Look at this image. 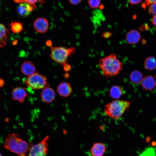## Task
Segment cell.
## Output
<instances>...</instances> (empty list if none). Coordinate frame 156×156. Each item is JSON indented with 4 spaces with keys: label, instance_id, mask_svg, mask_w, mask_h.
Listing matches in <instances>:
<instances>
[{
    "label": "cell",
    "instance_id": "6da1fadb",
    "mask_svg": "<svg viewBox=\"0 0 156 156\" xmlns=\"http://www.w3.org/2000/svg\"><path fill=\"white\" fill-rule=\"evenodd\" d=\"M19 135L15 133L9 134L4 141L3 146L17 156H27V153L33 144L20 138Z\"/></svg>",
    "mask_w": 156,
    "mask_h": 156
},
{
    "label": "cell",
    "instance_id": "7a4b0ae2",
    "mask_svg": "<svg viewBox=\"0 0 156 156\" xmlns=\"http://www.w3.org/2000/svg\"><path fill=\"white\" fill-rule=\"evenodd\" d=\"M98 64L103 75L107 78L116 76L123 69L122 63L114 53L100 59Z\"/></svg>",
    "mask_w": 156,
    "mask_h": 156
},
{
    "label": "cell",
    "instance_id": "3957f363",
    "mask_svg": "<svg viewBox=\"0 0 156 156\" xmlns=\"http://www.w3.org/2000/svg\"><path fill=\"white\" fill-rule=\"evenodd\" d=\"M131 102L115 99L106 104L104 111L105 114L113 119L118 120L123 114L130 105Z\"/></svg>",
    "mask_w": 156,
    "mask_h": 156
},
{
    "label": "cell",
    "instance_id": "277c9868",
    "mask_svg": "<svg viewBox=\"0 0 156 156\" xmlns=\"http://www.w3.org/2000/svg\"><path fill=\"white\" fill-rule=\"evenodd\" d=\"M50 50L51 58L54 61L63 65L67 63L68 57L75 51L73 47L67 48L63 47L51 46Z\"/></svg>",
    "mask_w": 156,
    "mask_h": 156
},
{
    "label": "cell",
    "instance_id": "5b68a950",
    "mask_svg": "<svg viewBox=\"0 0 156 156\" xmlns=\"http://www.w3.org/2000/svg\"><path fill=\"white\" fill-rule=\"evenodd\" d=\"M24 82L26 86L35 90L43 89L49 87L47 77L38 72L28 76Z\"/></svg>",
    "mask_w": 156,
    "mask_h": 156
},
{
    "label": "cell",
    "instance_id": "8992f818",
    "mask_svg": "<svg viewBox=\"0 0 156 156\" xmlns=\"http://www.w3.org/2000/svg\"><path fill=\"white\" fill-rule=\"evenodd\" d=\"M49 140V136L47 135L38 144L33 145L28 152V156H46Z\"/></svg>",
    "mask_w": 156,
    "mask_h": 156
},
{
    "label": "cell",
    "instance_id": "52a82bcc",
    "mask_svg": "<svg viewBox=\"0 0 156 156\" xmlns=\"http://www.w3.org/2000/svg\"><path fill=\"white\" fill-rule=\"evenodd\" d=\"M12 95L13 100L17 101L19 103H23L28 96L26 89L21 87L14 88L12 92Z\"/></svg>",
    "mask_w": 156,
    "mask_h": 156
},
{
    "label": "cell",
    "instance_id": "ba28073f",
    "mask_svg": "<svg viewBox=\"0 0 156 156\" xmlns=\"http://www.w3.org/2000/svg\"><path fill=\"white\" fill-rule=\"evenodd\" d=\"M34 29L38 32L44 33L48 30L49 23L47 20L44 18H39L36 19L33 23Z\"/></svg>",
    "mask_w": 156,
    "mask_h": 156
},
{
    "label": "cell",
    "instance_id": "9c48e42d",
    "mask_svg": "<svg viewBox=\"0 0 156 156\" xmlns=\"http://www.w3.org/2000/svg\"><path fill=\"white\" fill-rule=\"evenodd\" d=\"M55 93L54 90L49 87L44 89L41 94L42 101L46 103H50L55 99Z\"/></svg>",
    "mask_w": 156,
    "mask_h": 156
},
{
    "label": "cell",
    "instance_id": "30bf717a",
    "mask_svg": "<svg viewBox=\"0 0 156 156\" xmlns=\"http://www.w3.org/2000/svg\"><path fill=\"white\" fill-rule=\"evenodd\" d=\"M18 5L17 12L18 14L22 17H26L30 14L34 10V7L30 4L23 2Z\"/></svg>",
    "mask_w": 156,
    "mask_h": 156
},
{
    "label": "cell",
    "instance_id": "8fae6325",
    "mask_svg": "<svg viewBox=\"0 0 156 156\" xmlns=\"http://www.w3.org/2000/svg\"><path fill=\"white\" fill-rule=\"evenodd\" d=\"M57 91L60 96L67 97L70 95L72 92V89L70 84L67 82L60 83L57 88Z\"/></svg>",
    "mask_w": 156,
    "mask_h": 156
},
{
    "label": "cell",
    "instance_id": "7c38bea8",
    "mask_svg": "<svg viewBox=\"0 0 156 156\" xmlns=\"http://www.w3.org/2000/svg\"><path fill=\"white\" fill-rule=\"evenodd\" d=\"M106 147L102 143L96 142L92 146L90 151L92 156H103L105 153Z\"/></svg>",
    "mask_w": 156,
    "mask_h": 156
},
{
    "label": "cell",
    "instance_id": "4fadbf2b",
    "mask_svg": "<svg viewBox=\"0 0 156 156\" xmlns=\"http://www.w3.org/2000/svg\"><path fill=\"white\" fill-rule=\"evenodd\" d=\"M125 38L127 42L129 44H135L140 40L141 36L138 31L133 29L127 32Z\"/></svg>",
    "mask_w": 156,
    "mask_h": 156
},
{
    "label": "cell",
    "instance_id": "5bb4252c",
    "mask_svg": "<svg viewBox=\"0 0 156 156\" xmlns=\"http://www.w3.org/2000/svg\"><path fill=\"white\" fill-rule=\"evenodd\" d=\"M21 70L24 75L29 76L35 73L36 67L34 64L28 61H25L22 64Z\"/></svg>",
    "mask_w": 156,
    "mask_h": 156
},
{
    "label": "cell",
    "instance_id": "9a60e30c",
    "mask_svg": "<svg viewBox=\"0 0 156 156\" xmlns=\"http://www.w3.org/2000/svg\"><path fill=\"white\" fill-rule=\"evenodd\" d=\"M156 82L153 77L148 75L143 79L141 84L144 89L150 91L154 88L156 85Z\"/></svg>",
    "mask_w": 156,
    "mask_h": 156
},
{
    "label": "cell",
    "instance_id": "2e32d148",
    "mask_svg": "<svg viewBox=\"0 0 156 156\" xmlns=\"http://www.w3.org/2000/svg\"><path fill=\"white\" fill-rule=\"evenodd\" d=\"M9 34V29L6 28L4 25L0 23V47L6 45V42Z\"/></svg>",
    "mask_w": 156,
    "mask_h": 156
},
{
    "label": "cell",
    "instance_id": "e0dca14e",
    "mask_svg": "<svg viewBox=\"0 0 156 156\" xmlns=\"http://www.w3.org/2000/svg\"><path fill=\"white\" fill-rule=\"evenodd\" d=\"M109 94V96L112 98L117 99L122 95L123 90L120 86L118 85H114L110 88Z\"/></svg>",
    "mask_w": 156,
    "mask_h": 156
},
{
    "label": "cell",
    "instance_id": "ac0fdd59",
    "mask_svg": "<svg viewBox=\"0 0 156 156\" xmlns=\"http://www.w3.org/2000/svg\"><path fill=\"white\" fill-rule=\"evenodd\" d=\"M142 73L138 70H134L130 74L129 78L131 81L133 83L138 84L141 83L143 79Z\"/></svg>",
    "mask_w": 156,
    "mask_h": 156
},
{
    "label": "cell",
    "instance_id": "d6986e66",
    "mask_svg": "<svg viewBox=\"0 0 156 156\" xmlns=\"http://www.w3.org/2000/svg\"><path fill=\"white\" fill-rule=\"evenodd\" d=\"M145 68L148 70H153L156 68V59L153 57H147L144 63Z\"/></svg>",
    "mask_w": 156,
    "mask_h": 156
},
{
    "label": "cell",
    "instance_id": "ffe728a7",
    "mask_svg": "<svg viewBox=\"0 0 156 156\" xmlns=\"http://www.w3.org/2000/svg\"><path fill=\"white\" fill-rule=\"evenodd\" d=\"M9 26L11 28V30L14 33L21 32L23 29V24L21 22L13 21L10 23Z\"/></svg>",
    "mask_w": 156,
    "mask_h": 156
},
{
    "label": "cell",
    "instance_id": "44dd1931",
    "mask_svg": "<svg viewBox=\"0 0 156 156\" xmlns=\"http://www.w3.org/2000/svg\"><path fill=\"white\" fill-rule=\"evenodd\" d=\"M14 1L17 3H27L32 5L34 8H36L37 4L42 5L45 3V0H14Z\"/></svg>",
    "mask_w": 156,
    "mask_h": 156
},
{
    "label": "cell",
    "instance_id": "7402d4cb",
    "mask_svg": "<svg viewBox=\"0 0 156 156\" xmlns=\"http://www.w3.org/2000/svg\"><path fill=\"white\" fill-rule=\"evenodd\" d=\"M156 156V152L154 149L152 147H149L146 149L139 156Z\"/></svg>",
    "mask_w": 156,
    "mask_h": 156
},
{
    "label": "cell",
    "instance_id": "603a6c76",
    "mask_svg": "<svg viewBox=\"0 0 156 156\" xmlns=\"http://www.w3.org/2000/svg\"><path fill=\"white\" fill-rule=\"evenodd\" d=\"M101 0H88V3L90 6L92 8H98L99 6Z\"/></svg>",
    "mask_w": 156,
    "mask_h": 156
},
{
    "label": "cell",
    "instance_id": "cb8c5ba5",
    "mask_svg": "<svg viewBox=\"0 0 156 156\" xmlns=\"http://www.w3.org/2000/svg\"><path fill=\"white\" fill-rule=\"evenodd\" d=\"M148 11L149 13L153 15L156 14V3H152L149 5Z\"/></svg>",
    "mask_w": 156,
    "mask_h": 156
},
{
    "label": "cell",
    "instance_id": "d4e9b609",
    "mask_svg": "<svg viewBox=\"0 0 156 156\" xmlns=\"http://www.w3.org/2000/svg\"><path fill=\"white\" fill-rule=\"evenodd\" d=\"M112 31H104L101 33V36L105 38H108L112 36Z\"/></svg>",
    "mask_w": 156,
    "mask_h": 156
},
{
    "label": "cell",
    "instance_id": "484cf974",
    "mask_svg": "<svg viewBox=\"0 0 156 156\" xmlns=\"http://www.w3.org/2000/svg\"><path fill=\"white\" fill-rule=\"evenodd\" d=\"M63 66V69L64 71L67 72L70 71L71 69V66L70 65L66 63Z\"/></svg>",
    "mask_w": 156,
    "mask_h": 156
},
{
    "label": "cell",
    "instance_id": "4316f807",
    "mask_svg": "<svg viewBox=\"0 0 156 156\" xmlns=\"http://www.w3.org/2000/svg\"><path fill=\"white\" fill-rule=\"evenodd\" d=\"M69 2L74 5H77L79 3L81 0H68Z\"/></svg>",
    "mask_w": 156,
    "mask_h": 156
},
{
    "label": "cell",
    "instance_id": "83f0119b",
    "mask_svg": "<svg viewBox=\"0 0 156 156\" xmlns=\"http://www.w3.org/2000/svg\"><path fill=\"white\" fill-rule=\"evenodd\" d=\"M129 1L131 4H135L141 2L142 0H129Z\"/></svg>",
    "mask_w": 156,
    "mask_h": 156
},
{
    "label": "cell",
    "instance_id": "f1b7e54d",
    "mask_svg": "<svg viewBox=\"0 0 156 156\" xmlns=\"http://www.w3.org/2000/svg\"><path fill=\"white\" fill-rule=\"evenodd\" d=\"M146 4L148 5L149 4L152 3H156V0H145Z\"/></svg>",
    "mask_w": 156,
    "mask_h": 156
},
{
    "label": "cell",
    "instance_id": "f546056e",
    "mask_svg": "<svg viewBox=\"0 0 156 156\" xmlns=\"http://www.w3.org/2000/svg\"><path fill=\"white\" fill-rule=\"evenodd\" d=\"M152 23L153 25L156 26V14L153 16L152 19Z\"/></svg>",
    "mask_w": 156,
    "mask_h": 156
},
{
    "label": "cell",
    "instance_id": "4dcf8cb0",
    "mask_svg": "<svg viewBox=\"0 0 156 156\" xmlns=\"http://www.w3.org/2000/svg\"><path fill=\"white\" fill-rule=\"evenodd\" d=\"M4 81L2 78H0V88L3 87L4 84Z\"/></svg>",
    "mask_w": 156,
    "mask_h": 156
},
{
    "label": "cell",
    "instance_id": "1f68e13d",
    "mask_svg": "<svg viewBox=\"0 0 156 156\" xmlns=\"http://www.w3.org/2000/svg\"><path fill=\"white\" fill-rule=\"evenodd\" d=\"M46 45L48 46H51L52 45V42L51 41L48 40L46 42Z\"/></svg>",
    "mask_w": 156,
    "mask_h": 156
},
{
    "label": "cell",
    "instance_id": "d6a6232c",
    "mask_svg": "<svg viewBox=\"0 0 156 156\" xmlns=\"http://www.w3.org/2000/svg\"><path fill=\"white\" fill-rule=\"evenodd\" d=\"M18 42V40L16 39L12 42V44L14 46H16Z\"/></svg>",
    "mask_w": 156,
    "mask_h": 156
},
{
    "label": "cell",
    "instance_id": "836d02e7",
    "mask_svg": "<svg viewBox=\"0 0 156 156\" xmlns=\"http://www.w3.org/2000/svg\"><path fill=\"white\" fill-rule=\"evenodd\" d=\"M69 76V74L68 73H65L64 75V77L66 79L68 78Z\"/></svg>",
    "mask_w": 156,
    "mask_h": 156
},
{
    "label": "cell",
    "instance_id": "e575fe53",
    "mask_svg": "<svg viewBox=\"0 0 156 156\" xmlns=\"http://www.w3.org/2000/svg\"><path fill=\"white\" fill-rule=\"evenodd\" d=\"M151 140V138L150 137H147L146 138V141L147 143H149Z\"/></svg>",
    "mask_w": 156,
    "mask_h": 156
},
{
    "label": "cell",
    "instance_id": "d590c367",
    "mask_svg": "<svg viewBox=\"0 0 156 156\" xmlns=\"http://www.w3.org/2000/svg\"><path fill=\"white\" fill-rule=\"evenodd\" d=\"M151 145L152 147H154L156 146V142L153 141L151 143Z\"/></svg>",
    "mask_w": 156,
    "mask_h": 156
},
{
    "label": "cell",
    "instance_id": "8d00e7d4",
    "mask_svg": "<svg viewBox=\"0 0 156 156\" xmlns=\"http://www.w3.org/2000/svg\"><path fill=\"white\" fill-rule=\"evenodd\" d=\"M9 120V119L8 118H7L5 119V121L6 122H8Z\"/></svg>",
    "mask_w": 156,
    "mask_h": 156
},
{
    "label": "cell",
    "instance_id": "74e56055",
    "mask_svg": "<svg viewBox=\"0 0 156 156\" xmlns=\"http://www.w3.org/2000/svg\"><path fill=\"white\" fill-rule=\"evenodd\" d=\"M0 156H3L0 153Z\"/></svg>",
    "mask_w": 156,
    "mask_h": 156
},
{
    "label": "cell",
    "instance_id": "f35d334b",
    "mask_svg": "<svg viewBox=\"0 0 156 156\" xmlns=\"http://www.w3.org/2000/svg\"></svg>",
    "mask_w": 156,
    "mask_h": 156
},
{
    "label": "cell",
    "instance_id": "ab89813d",
    "mask_svg": "<svg viewBox=\"0 0 156 156\" xmlns=\"http://www.w3.org/2000/svg\"></svg>",
    "mask_w": 156,
    "mask_h": 156
}]
</instances>
